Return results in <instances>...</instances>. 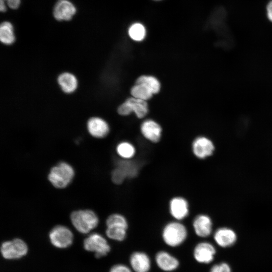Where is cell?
I'll return each instance as SVG.
<instances>
[{
    "mask_svg": "<svg viewBox=\"0 0 272 272\" xmlns=\"http://www.w3.org/2000/svg\"><path fill=\"white\" fill-rule=\"evenodd\" d=\"M161 234L162 239L166 245L176 247L186 240L188 231L183 222L172 219L163 226Z\"/></svg>",
    "mask_w": 272,
    "mask_h": 272,
    "instance_id": "cell-1",
    "label": "cell"
},
{
    "mask_svg": "<svg viewBox=\"0 0 272 272\" xmlns=\"http://www.w3.org/2000/svg\"><path fill=\"white\" fill-rule=\"evenodd\" d=\"M105 234L109 239L118 242L124 241L127 235L129 221L125 216L119 213L110 214L105 222Z\"/></svg>",
    "mask_w": 272,
    "mask_h": 272,
    "instance_id": "cell-2",
    "label": "cell"
},
{
    "mask_svg": "<svg viewBox=\"0 0 272 272\" xmlns=\"http://www.w3.org/2000/svg\"><path fill=\"white\" fill-rule=\"evenodd\" d=\"M71 222L80 233L87 234L96 228L99 224L97 214L90 210H80L74 211L70 216Z\"/></svg>",
    "mask_w": 272,
    "mask_h": 272,
    "instance_id": "cell-3",
    "label": "cell"
},
{
    "mask_svg": "<svg viewBox=\"0 0 272 272\" xmlns=\"http://www.w3.org/2000/svg\"><path fill=\"white\" fill-rule=\"evenodd\" d=\"M74 175L73 167L66 162H61L50 169L48 178L53 186L61 189L69 185Z\"/></svg>",
    "mask_w": 272,
    "mask_h": 272,
    "instance_id": "cell-4",
    "label": "cell"
},
{
    "mask_svg": "<svg viewBox=\"0 0 272 272\" xmlns=\"http://www.w3.org/2000/svg\"><path fill=\"white\" fill-rule=\"evenodd\" d=\"M28 247L26 242L20 238L4 242L1 247V252L4 258L7 260L20 259L28 253Z\"/></svg>",
    "mask_w": 272,
    "mask_h": 272,
    "instance_id": "cell-5",
    "label": "cell"
},
{
    "mask_svg": "<svg viewBox=\"0 0 272 272\" xmlns=\"http://www.w3.org/2000/svg\"><path fill=\"white\" fill-rule=\"evenodd\" d=\"M168 210L172 220L183 222L190 215L189 201L182 195L173 196L168 201Z\"/></svg>",
    "mask_w": 272,
    "mask_h": 272,
    "instance_id": "cell-6",
    "label": "cell"
},
{
    "mask_svg": "<svg viewBox=\"0 0 272 272\" xmlns=\"http://www.w3.org/2000/svg\"><path fill=\"white\" fill-rule=\"evenodd\" d=\"M83 246L86 250L93 252L97 258L106 256L111 250L107 239L98 233L90 234L84 240Z\"/></svg>",
    "mask_w": 272,
    "mask_h": 272,
    "instance_id": "cell-7",
    "label": "cell"
},
{
    "mask_svg": "<svg viewBox=\"0 0 272 272\" xmlns=\"http://www.w3.org/2000/svg\"><path fill=\"white\" fill-rule=\"evenodd\" d=\"M49 238L54 247L63 249L72 244L74 236L71 230L67 227L57 225L53 227L49 232Z\"/></svg>",
    "mask_w": 272,
    "mask_h": 272,
    "instance_id": "cell-8",
    "label": "cell"
},
{
    "mask_svg": "<svg viewBox=\"0 0 272 272\" xmlns=\"http://www.w3.org/2000/svg\"><path fill=\"white\" fill-rule=\"evenodd\" d=\"M117 111L121 115H127L134 112L138 118H142L148 113V106L146 101L132 97L120 105Z\"/></svg>",
    "mask_w": 272,
    "mask_h": 272,
    "instance_id": "cell-9",
    "label": "cell"
},
{
    "mask_svg": "<svg viewBox=\"0 0 272 272\" xmlns=\"http://www.w3.org/2000/svg\"><path fill=\"white\" fill-rule=\"evenodd\" d=\"M215 148L213 142L206 137L196 138L192 144V152L195 157L204 160L211 157Z\"/></svg>",
    "mask_w": 272,
    "mask_h": 272,
    "instance_id": "cell-10",
    "label": "cell"
},
{
    "mask_svg": "<svg viewBox=\"0 0 272 272\" xmlns=\"http://www.w3.org/2000/svg\"><path fill=\"white\" fill-rule=\"evenodd\" d=\"M191 226L195 234L200 238L209 237L213 231V221L206 214L196 215L192 220Z\"/></svg>",
    "mask_w": 272,
    "mask_h": 272,
    "instance_id": "cell-11",
    "label": "cell"
},
{
    "mask_svg": "<svg viewBox=\"0 0 272 272\" xmlns=\"http://www.w3.org/2000/svg\"><path fill=\"white\" fill-rule=\"evenodd\" d=\"M216 252V248L212 243L208 241H201L195 246L193 256L198 262L207 264L214 260Z\"/></svg>",
    "mask_w": 272,
    "mask_h": 272,
    "instance_id": "cell-12",
    "label": "cell"
},
{
    "mask_svg": "<svg viewBox=\"0 0 272 272\" xmlns=\"http://www.w3.org/2000/svg\"><path fill=\"white\" fill-rule=\"evenodd\" d=\"M74 5L69 0H58L55 4L53 15L58 21H69L76 13Z\"/></svg>",
    "mask_w": 272,
    "mask_h": 272,
    "instance_id": "cell-13",
    "label": "cell"
},
{
    "mask_svg": "<svg viewBox=\"0 0 272 272\" xmlns=\"http://www.w3.org/2000/svg\"><path fill=\"white\" fill-rule=\"evenodd\" d=\"M235 232L228 227H221L217 229L214 233V239L216 243L220 247H228L233 245L237 241Z\"/></svg>",
    "mask_w": 272,
    "mask_h": 272,
    "instance_id": "cell-14",
    "label": "cell"
},
{
    "mask_svg": "<svg viewBox=\"0 0 272 272\" xmlns=\"http://www.w3.org/2000/svg\"><path fill=\"white\" fill-rule=\"evenodd\" d=\"M131 268L135 272H148L151 266L148 255L142 251L133 252L129 258Z\"/></svg>",
    "mask_w": 272,
    "mask_h": 272,
    "instance_id": "cell-15",
    "label": "cell"
},
{
    "mask_svg": "<svg viewBox=\"0 0 272 272\" xmlns=\"http://www.w3.org/2000/svg\"><path fill=\"white\" fill-rule=\"evenodd\" d=\"M155 261L157 266L162 270L167 272L172 271L179 266L178 260L166 251H160L155 256Z\"/></svg>",
    "mask_w": 272,
    "mask_h": 272,
    "instance_id": "cell-16",
    "label": "cell"
},
{
    "mask_svg": "<svg viewBox=\"0 0 272 272\" xmlns=\"http://www.w3.org/2000/svg\"><path fill=\"white\" fill-rule=\"evenodd\" d=\"M161 131L162 129L160 125L153 120H146L141 126V132L144 137L153 143L159 142Z\"/></svg>",
    "mask_w": 272,
    "mask_h": 272,
    "instance_id": "cell-17",
    "label": "cell"
},
{
    "mask_svg": "<svg viewBox=\"0 0 272 272\" xmlns=\"http://www.w3.org/2000/svg\"><path fill=\"white\" fill-rule=\"evenodd\" d=\"M88 129L91 135L97 138L105 137L109 130L108 124L99 117H92L88 121Z\"/></svg>",
    "mask_w": 272,
    "mask_h": 272,
    "instance_id": "cell-18",
    "label": "cell"
},
{
    "mask_svg": "<svg viewBox=\"0 0 272 272\" xmlns=\"http://www.w3.org/2000/svg\"><path fill=\"white\" fill-rule=\"evenodd\" d=\"M115 166L118 167L124 174L127 179L137 177L140 171V165L133 160L119 159L115 162Z\"/></svg>",
    "mask_w": 272,
    "mask_h": 272,
    "instance_id": "cell-19",
    "label": "cell"
},
{
    "mask_svg": "<svg viewBox=\"0 0 272 272\" xmlns=\"http://www.w3.org/2000/svg\"><path fill=\"white\" fill-rule=\"evenodd\" d=\"M57 81L61 89L65 93H73L77 88V79L74 75L70 73L60 74L58 77Z\"/></svg>",
    "mask_w": 272,
    "mask_h": 272,
    "instance_id": "cell-20",
    "label": "cell"
},
{
    "mask_svg": "<svg viewBox=\"0 0 272 272\" xmlns=\"http://www.w3.org/2000/svg\"><path fill=\"white\" fill-rule=\"evenodd\" d=\"M116 151L120 159L125 160H133L136 154L135 147L128 142H122L118 144Z\"/></svg>",
    "mask_w": 272,
    "mask_h": 272,
    "instance_id": "cell-21",
    "label": "cell"
},
{
    "mask_svg": "<svg viewBox=\"0 0 272 272\" xmlns=\"http://www.w3.org/2000/svg\"><path fill=\"white\" fill-rule=\"evenodd\" d=\"M0 40L6 45L12 44L15 41L14 28L10 22L5 21L1 24Z\"/></svg>",
    "mask_w": 272,
    "mask_h": 272,
    "instance_id": "cell-22",
    "label": "cell"
},
{
    "mask_svg": "<svg viewBox=\"0 0 272 272\" xmlns=\"http://www.w3.org/2000/svg\"><path fill=\"white\" fill-rule=\"evenodd\" d=\"M127 33L131 39L140 42L145 38L147 30L144 24L140 22H134L129 26Z\"/></svg>",
    "mask_w": 272,
    "mask_h": 272,
    "instance_id": "cell-23",
    "label": "cell"
},
{
    "mask_svg": "<svg viewBox=\"0 0 272 272\" xmlns=\"http://www.w3.org/2000/svg\"><path fill=\"white\" fill-rule=\"evenodd\" d=\"M130 93L132 97L145 101L150 99L153 94L151 91L143 84H135L131 88Z\"/></svg>",
    "mask_w": 272,
    "mask_h": 272,
    "instance_id": "cell-24",
    "label": "cell"
},
{
    "mask_svg": "<svg viewBox=\"0 0 272 272\" xmlns=\"http://www.w3.org/2000/svg\"><path fill=\"white\" fill-rule=\"evenodd\" d=\"M135 84H143L146 86L153 93L157 94L160 89V84L155 77L148 76H142L138 78Z\"/></svg>",
    "mask_w": 272,
    "mask_h": 272,
    "instance_id": "cell-25",
    "label": "cell"
},
{
    "mask_svg": "<svg viewBox=\"0 0 272 272\" xmlns=\"http://www.w3.org/2000/svg\"><path fill=\"white\" fill-rule=\"evenodd\" d=\"M111 179L112 182L116 185H121L127 180L121 170L115 166L111 171Z\"/></svg>",
    "mask_w": 272,
    "mask_h": 272,
    "instance_id": "cell-26",
    "label": "cell"
},
{
    "mask_svg": "<svg viewBox=\"0 0 272 272\" xmlns=\"http://www.w3.org/2000/svg\"><path fill=\"white\" fill-rule=\"evenodd\" d=\"M210 272H231V269L228 264L222 262L213 265Z\"/></svg>",
    "mask_w": 272,
    "mask_h": 272,
    "instance_id": "cell-27",
    "label": "cell"
},
{
    "mask_svg": "<svg viewBox=\"0 0 272 272\" xmlns=\"http://www.w3.org/2000/svg\"><path fill=\"white\" fill-rule=\"evenodd\" d=\"M132 269L126 265L117 264L112 266L109 272H132Z\"/></svg>",
    "mask_w": 272,
    "mask_h": 272,
    "instance_id": "cell-28",
    "label": "cell"
},
{
    "mask_svg": "<svg viewBox=\"0 0 272 272\" xmlns=\"http://www.w3.org/2000/svg\"><path fill=\"white\" fill-rule=\"evenodd\" d=\"M9 8L12 9H16L19 7L21 0H3Z\"/></svg>",
    "mask_w": 272,
    "mask_h": 272,
    "instance_id": "cell-29",
    "label": "cell"
},
{
    "mask_svg": "<svg viewBox=\"0 0 272 272\" xmlns=\"http://www.w3.org/2000/svg\"><path fill=\"white\" fill-rule=\"evenodd\" d=\"M266 14L268 20L272 23V0H270L266 5Z\"/></svg>",
    "mask_w": 272,
    "mask_h": 272,
    "instance_id": "cell-30",
    "label": "cell"
},
{
    "mask_svg": "<svg viewBox=\"0 0 272 272\" xmlns=\"http://www.w3.org/2000/svg\"><path fill=\"white\" fill-rule=\"evenodd\" d=\"M7 9V4L3 0H0V10L2 12L6 11Z\"/></svg>",
    "mask_w": 272,
    "mask_h": 272,
    "instance_id": "cell-31",
    "label": "cell"
},
{
    "mask_svg": "<svg viewBox=\"0 0 272 272\" xmlns=\"http://www.w3.org/2000/svg\"><path fill=\"white\" fill-rule=\"evenodd\" d=\"M154 1H162V0H154Z\"/></svg>",
    "mask_w": 272,
    "mask_h": 272,
    "instance_id": "cell-32",
    "label": "cell"
}]
</instances>
